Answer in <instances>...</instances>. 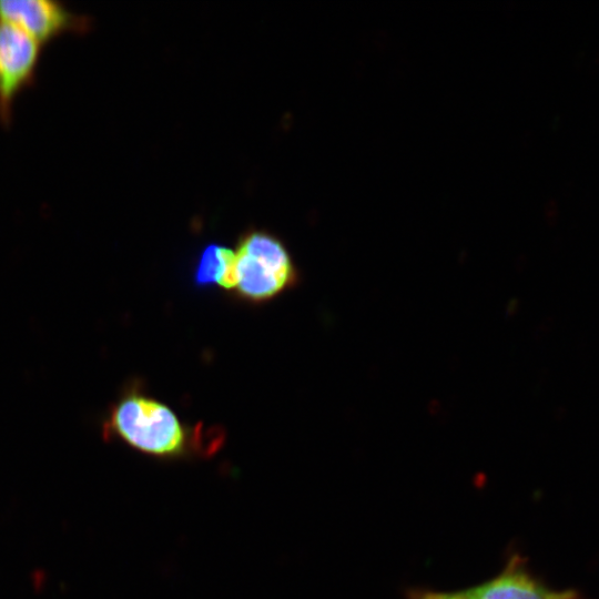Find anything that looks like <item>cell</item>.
<instances>
[{"label": "cell", "instance_id": "1", "mask_svg": "<svg viewBox=\"0 0 599 599\" xmlns=\"http://www.w3.org/2000/svg\"><path fill=\"white\" fill-rule=\"evenodd\" d=\"M102 435L170 460L205 456L216 447L205 444L202 435L186 427L167 405L138 392L125 393L113 404L102 424Z\"/></svg>", "mask_w": 599, "mask_h": 599}, {"label": "cell", "instance_id": "2", "mask_svg": "<svg viewBox=\"0 0 599 599\" xmlns=\"http://www.w3.org/2000/svg\"><path fill=\"white\" fill-rule=\"evenodd\" d=\"M235 253V286L242 298L265 302L297 281V271L284 243L270 232L245 233Z\"/></svg>", "mask_w": 599, "mask_h": 599}, {"label": "cell", "instance_id": "3", "mask_svg": "<svg viewBox=\"0 0 599 599\" xmlns=\"http://www.w3.org/2000/svg\"><path fill=\"white\" fill-rule=\"evenodd\" d=\"M42 44L21 28L0 20V122L11 123L17 94L34 83Z\"/></svg>", "mask_w": 599, "mask_h": 599}, {"label": "cell", "instance_id": "4", "mask_svg": "<svg viewBox=\"0 0 599 599\" xmlns=\"http://www.w3.org/2000/svg\"><path fill=\"white\" fill-rule=\"evenodd\" d=\"M0 20L21 28L41 43L64 31H87L91 26L88 16L57 0H0Z\"/></svg>", "mask_w": 599, "mask_h": 599}, {"label": "cell", "instance_id": "5", "mask_svg": "<svg viewBox=\"0 0 599 599\" xmlns=\"http://www.w3.org/2000/svg\"><path fill=\"white\" fill-rule=\"evenodd\" d=\"M573 590L555 591L534 578L518 560H512L497 578L475 588L451 592L455 599H569Z\"/></svg>", "mask_w": 599, "mask_h": 599}, {"label": "cell", "instance_id": "6", "mask_svg": "<svg viewBox=\"0 0 599 599\" xmlns=\"http://www.w3.org/2000/svg\"><path fill=\"white\" fill-rule=\"evenodd\" d=\"M234 264V250L215 243L205 246L195 266V285L215 284L226 291H233L235 286Z\"/></svg>", "mask_w": 599, "mask_h": 599}, {"label": "cell", "instance_id": "7", "mask_svg": "<svg viewBox=\"0 0 599 599\" xmlns=\"http://www.w3.org/2000/svg\"><path fill=\"white\" fill-rule=\"evenodd\" d=\"M569 599H581V597H580L578 593H576L575 596H572V597L569 598Z\"/></svg>", "mask_w": 599, "mask_h": 599}]
</instances>
